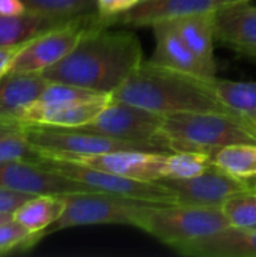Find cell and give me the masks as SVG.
<instances>
[{"label": "cell", "mask_w": 256, "mask_h": 257, "mask_svg": "<svg viewBox=\"0 0 256 257\" xmlns=\"http://www.w3.org/2000/svg\"><path fill=\"white\" fill-rule=\"evenodd\" d=\"M151 27L155 38V48L149 62L204 78H216L183 41L172 21H160Z\"/></svg>", "instance_id": "obj_16"}, {"label": "cell", "mask_w": 256, "mask_h": 257, "mask_svg": "<svg viewBox=\"0 0 256 257\" xmlns=\"http://www.w3.org/2000/svg\"><path fill=\"white\" fill-rule=\"evenodd\" d=\"M110 27H89L68 56L41 74L50 81L112 95L140 66L143 51L131 30Z\"/></svg>", "instance_id": "obj_1"}, {"label": "cell", "mask_w": 256, "mask_h": 257, "mask_svg": "<svg viewBox=\"0 0 256 257\" xmlns=\"http://www.w3.org/2000/svg\"><path fill=\"white\" fill-rule=\"evenodd\" d=\"M244 2H250V0H220L222 6H226V5H235V3H244Z\"/></svg>", "instance_id": "obj_35"}, {"label": "cell", "mask_w": 256, "mask_h": 257, "mask_svg": "<svg viewBox=\"0 0 256 257\" xmlns=\"http://www.w3.org/2000/svg\"><path fill=\"white\" fill-rule=\"evenodd\" d=\"M27 11L23 0H0V15L3 17H14L24 14Z\"/></svg>", "instance_id": "obj_32"}, {"label": "cell", "mask_w": 256, "mask_h": 257, "mask_svg": "<svg viewBox=\"0 0 256 257\" xmlns=\"http://www.w3.org/2000/svg\"><path fill=\"white\" fill-rule=\"evenodd\" d=\"M247 125H249V128L253 131L256 134V114H253V116H249V117H241Z\"/></svg>", "instance_id": "obj_33"}, {"label": "cell", "mask_w": 256, "mask_h": 257, "mask_svg": "<svg viewBox=\"0 0 256 257\" xmlns=\"http://www.w3.org/2000/svg\"><path fill=\"white\" fill-rule=\"evenodd\" d=\"M219 8H222L220 0H140L130 11L110 20L107 26L145 27L193 14L214 12Z\"/></svg>", "instance_id": "obj_13"}, {"label": "cell", "mask_w": 256, "mask_h": 257, "mask_svg": "<svg viewBox=\"0 0 256 257\" xmlns=\"http://www.w3.org/2000/svg\"><path fill=\"white\" fill-rule=\"evenodd\" d=\"M29 142L39 151L68 152V154H104L115 151H149L164 152L161 148L149 143H134L112 139L107 136L50 126H21ZM170 154V152H169Z\"/></svg>", "instance_id": "obj_10"}, {"label": "cell", "mask_w": 256, "mask_h": 257, "mask_svg": "<svg viewBox=\"0 0 256 257\" xmlns=\"http://www.w3.org/2000/svg\"><path fill=\"white\" fill-rule=\"evenodd\" d=\"M50 83L41 72L6 74L0 80V114H11L30 105Z\"/></svg>", "instance_id": "obj_18"}, {"label": "cell", "mask_w": 256, "mask_h": 257, "mask_svg": "<svg viewBox=\"0 0 256 257\" xmlns=\"http://www.w3.org/2000/svg\"><path fill=\"white\" fill-rule=\"evenodd\" d=\"M30 42V41H29ZM24 44H18V45H0V80L9 72V68L12 65L14 57L17 56V53L26 45Z\"/></svg>", "instance_id": "obj_31"}, {"label": "cell", "mask_w": 256, "mask_h": 257, "mask_svg": "<svg viewBox=\"0 0 256 257\" xmlns=\"http://www.w3.org/2000/svg\"><path fill=\"white\" fill-rule=\"evenodd\" d=\"M38 163L72 181L84 184L95 191H103V193L151 202V203H164V205L178 203L175 193L161 181H154V182L137 181V179L103 172L98 169H92L78 163L59 160V158H41Z\"/></svg>", "instance_id": "obj_6"}, {"label": "cell", "mask_w": 256, "mask_h": 257, "mask_svg": "<svg viewBox=\"0 0 256 257\" xmlns=\"http://www.w3.org/2000/svg\"><path fill=\"white\" fill-rule=\"evenodd\" d=\"M0 187L30 196H63L80 191H95L84 184L44 167L38 161H11L0 164Z\"/></svg>", "instance_id": "obj_12"}, {"label": "cell", "mask_w": 256, "mask_h": 257, "mask_svg": "<svg viewBox=\"0 0 256 257\" xmlns=\"http://www.w3.org/2000/svg\"><path fill=\"white\" fill-rule=\"evenodd\" d=\"M69 23L72 21L51 18L33 11H26L24 14L14 15V17L0 15V45L24 44L53 29L62 27Z\"/></svg>", "instance_id": "obj_19"}, {"label": "cell", "mask_w": 256, "mask_h": 257, "mask_svg": "<svg viewBox=\"0 0 256 257\" xmlns=\"http://www.w3.org/2000/svg\"><path fill=\"white\" fill-rule=\"evenodd\" d=\"M41 158H59L78 163L103 172L121 175L137 181H161L166 178V158L167 154L149 151H115L104 154H68L39 151Z\"/></svg>", "instance_id": "obj_9"}, {"label": "cell", "mask_w": 256, "mask_h": 257, "mask_svg": "<svg viewBox=\"0 0 256 257\" xmlns=\"http://www.w3.org/2000/svg\"><path fill=\"white\" fill-rule=\"evenodd\" d=\"M174 250L178 254L193 257H256V226H228Z\"/></svg>", "instance_id": "obj_14"}, {"label": "cell", "mask_w": 256, "mask_h": 257, "mask_svg": "<svg viewBox=\"0 0 256 257\" xmlns=\"http://www.w3.org/2000/svg\"><path fill=\"white\" fill-rule=\"evenodd\" d=\"M140 0H97V11L103 24H109L115 17L130 11Z\"/></svg>", "instance_id": "obj_29"}, {"label": "cell", "mask_w": 256, "mask_h": 257, "mask_svg": "<svg viewBox=\"0 0 256 257\" xmlns=\"http://www.w3.org/2000/svg\"><path fill=\"white\" fill-rule=\"evenodd\" d=\"M98 23H103L100 17L81 18L32 39L17 53L8 74H32L45 71L68 56L86 30Z\"/></svg>", "instance_id": "obj_8"}, {"label": "cell", "mask_w": 256, "mask_h": 257, "mask_svg": "<svg viewBox=\"0 0 256 257\" xmlns=\"http://www.w3.org/2000/svg\"><path fill=\"white\" fill-rule=\"evenodd\" d=\"M65 200L62 196H33L14 211V220L24 226L32 235L47 232L63 214Z\"/></svg>", "instance_id": "obj_20"}, {"label": "cell", "mask_w": 256, "mask_h": 257, "mask_svg": "<svg viewBox=\"0 0 256 257\" xmlns=\"http://www.w3.org/2000/svg\"><path fill=\"white\" fill-rule=\"evenodd\" d=\"M103 95H107V93H100V92L74 86V84H68V83L51 81L35 102L42 104V105H66V104L89 101Z\"/></svg>", "instance_id": "obj_27"}, {"label": "cell", "mask_w": 256, "mask_h": 257, "mask_svg": "<svg viewBox=\"0 0 256 257\" xmlns=\"http://www.w3.org/2000/svg\"><path fill=\"white\" fill-rule=\"evenodd\" d=\"M213 164L211 155L201 151H175L166 158L164 179H189L204 173Z\"/></svg>", "instance_id": "obj_24"}, {"label": "cell", "mask_w": 256, "mask_h": 257, "mask_svg": "<svg viewBox=\"0 0 256 257\" xmlns=\"http://www.w3.org/2000/svg\"><path fill=\"white\" fill-rule=\"evenodd\" d=\"M65 211L62 217L47 230H57L95 226V224H124L139 227L146 209L155 203L121 197L103 191H80L62 196Z\"/></svg>", "instance_id": "obj_5"}, {"label": "cell", "mask_w": 256, "mask_h": 257, "mask_svg": "<svg viewBox=\"0 0 256 257\" xmlns=\"http://www.w3.org/2000/svg\"><path fill=\"white\" fill-rule=\"evenodd\" d=\"M228 226L222 209L216 206L155 203L143 214L139 229L175 248Z\"/></svg>", "instance_id": "obj_4"}, {"label": "cell", "mask_w": 256, "mask_h": 257, "mask_svg": "<svg viewBox=\"0 0 256 257\" xmlns=\"http://www.w3.org/2000/svg\"><path fill=\"white\" fill-rule=\"evenodd\" d=\"M161 182L175 193L180 205L216 208H220L232 194L252 187L249 181L235 178L214 164L195 178L161 179Z\"/></svg>", "instance_id": "obj_11"}, {"label": "cell", "mask_w": 256, "mask_h": 257, "mask_svg": "<svg viewBox=\"0 0 256 257\" xmlns=\"http://www.w3.org/2000/svg\"><path fill=\"white\" fill-rule=\"evenodd\" d=\"M229 226L253 227L256 226V191L250 187L228 197L220 206Z\"/></svg>", "instance_id": "obj_26"}, {"label": "cell", "mask_w": 256, "mask_h": 257, "mask_svg": "<svg viewBox=\"0 0 256 257\" xmlns=\"http://www.w3.org/2000/svg\"><path fill=\"white\" fill-rule=\"evenodd\" d=\"M35 236L24 226L15 220L0 224V254L20 250L23 245L30 247L35 242Z\"/></svg>", "instance_id": "obj_28"}, {"label": "cell", "mask_w": 256, "mask_h": 257, "mask_svg": "<svg viewBox=\"0 0 256 257\" xmlns=\"http://www.w3.org/2000/svg\"><path fill=\"white\" fill-rule=\"evenodd\" d=\"M211 161L226 173L249 181L256 178V143H235L213 151Z\"/></svg>", "instance_id": "obj_21"}, {"label": "cell", "mask_w": 256, "mask_h": 257, "mask_svg": "<svg viewBox=\"0 0 256 257\" xmlns=\"http://www.w3.org/2000/svg\"><path fill=\"white\" fill-rule=\"evenodd\" d=\"M216 39L256 57V6L249 2L226 5L214 12Z\"/></svg>", "instance_id": "obj_15"}, {"label": "cell", "mask_w": 256, "mask_h": 257, "mask_svg": "<svg viewBox=\"0 0 256 257\" xmlns=\"http://www.w3.org/2000/svg\"><path fill=\"white\" fill-rule=\"evenodd\" d=\"M30 197L33 196L0 187V212H14Z\"/></svg>", "instance_id": "obj_30"}, {"label": "cell", "mask_w": 256, "mask_h": 257, "mask_svg": "<svg viewBox=\"0 0 256 257\" xmlns=\"http://www.w3.org/2000/svg\"><path fill=\"white\" fill-rule=\"evenodd\" d=\"M163 120V114L110 98L107 105L95 119L74 130L95 133L125 142L155 145L169 154L170 151L160 140Z\"/></svg>", "instance_id": "obj_7"}, {"label": "cell", "mask_w": 256, "mask_h": 257, "mask_svg": "<svg viewBox=\"0 0 256 257\" xmlns=\"http://www.w3.org/2000/svg\"><path fill=\"white\" fill-rule=\"evenodd\" d=\"M41 155L20 128H0V164L11 161H39Z\"/></svg>", "instance_id": "obj_25"}, {"label": "cell", "mask_w": 256, "mask_h": 257, "mask_svg": "<svg viewBox=\"0 0 256 257\" xmlns=\"http://www.w3.org/2000/svg\"><path fill=\"white\" fill-rule=\"evenodd\" d=\"M216 78L175 71L148 60L140 63L112 98L163 116L192 111L232 113L216 93Z\"/></svg>", "instance_id": "obj_2"}, {"label": "cell", "mask_w": 256, "mask_h": 257, "mask_svg": "<svg viewBox=\"0 0 256 257\" xmlns=\"http://www.w3.org/2000/svg\"><path fill=\"white\" fill-rule=\"evenodd\" d=\"M14 220V212H0V224L9 223Z\"/></svg>", "instance_id": "obj_34"}, {"label": "cell", "mask_w": 256, "mask_h": 257, "mask_svg": "<svg viewBox=\"0 0 256 257\" xmlns=\"http://www.w3.org/2000/svg\"><path fill=\"white\" fill-rule=\"evenodd\" d=\"M160 140L170 152L201 151L211 154L235 143H256V134L237 114L192 111L166 114Z\"/></svg>", "instance_id": "obj_3"}, {"label": "cell", "mask_w": 256, "mask_h": 257, "mask_svg": "<svg viewBox=\"0 0 256 257\" xmlns=\"http://www.w3.org/2000/svg\"><path fill=\"white\" fill-rule=\"evenodd\" d=\"M23 2L27 11H33L65 21L100 17L97 11V0H23Z\"/></svg>", "instance_id": "obj_23"}, {"label": "cell", "mask_w": 256, "mask_h": 257, "mask_svg": "<svg viewBox=\"0 0 256 257\" xmlns=\"http://www.w3.org/2000/svg\"><path fill=\"white\" fill-rule=\"evenodd\" d=\"M252 188H253V190H255V191H256V182H255V184H253V185H252Z\"/></svg>", "instance_id": "obj_36"}, {"label": "cell", "mask_w": 256, "mask_h": 257, "mask_svg": "<svg viewBox=\"0 0 256 257\" xmlns=\"http://www.w3.org/2000/svg\"><path fill=\"white\" fill-rule=\"evenodd\" d=\"M216 12V11H214ZM214 12H201L177 20H170L183 41L205 65L211 75H217V63L214 57L216 20Z\"/></svg>", "instance_id": "obj_17"}, {"label": "cell", "mask_w": 256, "mask_h": 257, "mask_svg": "<svg viewBox=\"0 0 256 257\" xmlns=\"http://www.w3.org/2000/svg\"><path fill=\"white\" fill-rule=\"evenodd\" d=\"M214 89L223 105L240 117L256 114V81L214 80Z\"/></svg>", "instance_id": "obj_22"}]
</instances>
